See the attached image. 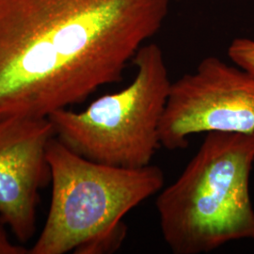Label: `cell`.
Here are the masks:
<instances>
[{
  "mask_svg": "<svg viewBox=\"0 0 254 254\" xmlns=\"http://www.w3.org/2000/svg\"><path fill=\"white\" fill-rule=\"evenodd\" d=\"M172 0H0V121L48 118L124 79Z\"/></svg>",
  "mask_w": 254,
  "mask_h": 254,
  "instance_id": "1",
  "label": "cell"
},
{
  "mask_svg": "<svg viewBox=\"0 0 254 254\" xmlns=\"http://www.w3.org/2000/svg\"><path fill=\"white\" fill-rule=\"evenodd\" d=\"M52 194L46 224L29 254H111L127 235L125 216L160 192L155 165L127 169L73 153L56 136L47 146Z\"/></svg>",
  "mask_w": 254,
  "mask_h": 254,
  "instance_id": "3",
  "label": "cell"
},
{
  "mask_svg": "<svg viewBox=\"0 0 254 254\" xmlns=\"http://www.w3.org/2000/svg\"><path fill=\"white\" fill-rule=\"evenodd\" d=\"M254 132L206 134L180 176L155 201L164 241L173 254H208L233 241L254 239Z\"/></svg>",
  "mask_w": 254,
  "mask_h": 254,
  "instance_id": "2",
  "label": "cell"
},
{
  "mask_svg": "<svg viewBox=\"0 0 254 254\" xmlns=\"http://www.w3.org/2000/svg\"><path fill=\"white\" fill-rule=\"evenodd\" d=\"M228 56L236 66L254 74V40L234 39L228 47Z\"/></svg>",
  "mask_w": 254,
  "mask_h": 254,
  "instance_id": "7",
  "label": "cell"
},
{
  "mask_svg": "<svg viewBox=\"0 0 254 254\" xmlns=\"http://www.w3.org/2000/svg\"><path fill=\"white\" fill-rule=\"evenodd\" d=\"M0 222V254H29V249L11 242Z\"/></svg>",
  "mask_w": 254,
  "mask_h": 254,
  "instance_id": "8",
  "label": "cell"
},
{
  "mask_svg": "<svg viewBox=\"0 0 254 254\" xmlns=\"http://www.w3.org/2000/svg\"><path fill=\"white\" fill-rule=\"evenodd\" d=\"M133 63L135 77L123 90L101 96L80 112L61 109L48 117L55 136L73 153L127 169L152 164L161 147L159 127L173 82L156 44L141 46Z\"/></svg>",
  "mask_w": 254,
  "mask_h": 254,
  "instance_id": "4",
  "label": "cell"
},
{
  "mask_svg": "<svg viewBox=\"0 0 254 254\" xmlns=\"http://www.w3.org/2000/svg\"><path fill=\"white\" fill-rule=\"evenodd\" d=\"M254 132V74L217 57L172 83L159 127L161 147L187 148L200 133Z\"/></svg>",
  "mask_w": 254,
  "mask_h": 254,
  "instance_id": "5",
  "label": "cell"
},
{
  "mask_svg": "<svg viewBox=\"0 0 254 254\" xmlns=\"http://www.w3.org/2000/svg\"><path fill=\"white\" fill-rule=\"evenodd\" d=\"M54 136L48 118L0 121V222L22 244L35 234L39 192L51 182L47 146Z\"/></svg>",
  "mask_w": 254,
  "mask_h": 254,
  "instance_id": "6",
  "label": "cell"
}]
</instances>
